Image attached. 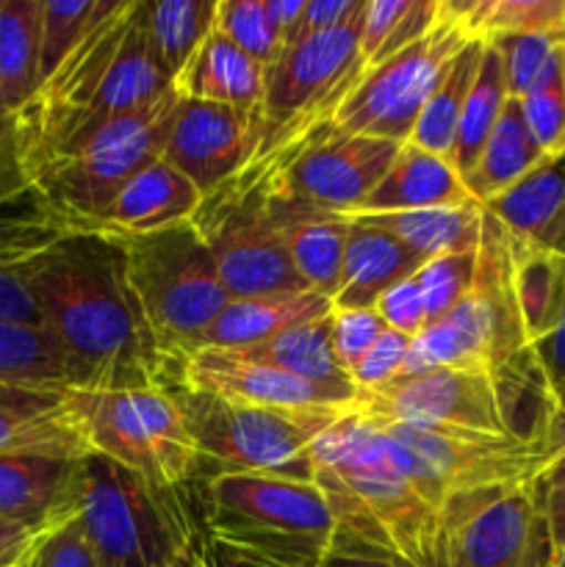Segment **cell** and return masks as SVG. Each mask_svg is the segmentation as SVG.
<instances>
[{
  "label": "cell",
  "mask_w": 565,
  "mask_h": 567,
  "mask_svg": "<svg viewBox=\"0 0 565 567\" xmlns=\"http://www.w3.org/2000/svg\"><path fill=\"white\" fill-rule=\"evenodd\" d=\"M175 567H216L214 557H210L208 540H205V529H203V535H197L192 543H188L186 551L177 557Z\"/></svg>",
  "instance_id": "91938a15"
},
{
  "label": "cell",
  "mask_w": 565,
  "mask_h": 567,
  "mask_svg": "<svg viewBox=\"0 0 565 567\" xmlns=\"http://www.w3.org/2000/svg\"><path fill=\"white\" fill-rule=\"evenodd\" d=\"M64 410L92 454L164 491H186L197 482V449L170 391L66 388Z\"/></svg>",
  "instance_id": "9c48e42d"
},
{
  "label": "cell",
  "mask_w": 565,
  "mask_h": 567,
  "mask_svg": "<svg viewBox=\"0 0 565 567\" xmlns=\"http://www.w3.org/2000/svg\"><path fill=\"white\" fill-rule=\"evenodd\" d=\"M192 225L208 244L230 299L308 288L294 271L271 219V158H255L203 197Z\"/></svg>",
  "instance_id": "8fae6325"
},
{
  "label": "cell",
  "mask_w": 565,
  "mask_h": 567,
  "mask_svg": "<svg viewBox=\"0 0 565 567\" xmlns=\"http://www.w3.org/2000/svg\"><path fill=\"white\" fill-rule=\"evenodd\" d=\"M172 92L150 48L144 0H105L103 14L11 116L22 169L75 147L109 122L138 114Z\"/></svg>",
  "instance_id": "7a4b0ae2"
},
{
  "label": "cell",
  "mask_w": 565,
  "mask_h": 567,
  "mask_svg": "<svg viewBox=\"0 0 565 567\" xmlns=\"http://www.w3.org/2000/svg\"><path fill=\"white\" fill-rule=\"evenodd\" d=\"M347 219H363L380 227L427 264V260L441 258V255L476 249L482 236V221H485V208L474 203L460 205V208L399 210V214L347 216Z\"/></svg>",
  "instance_id": "f1b7e54d"
},
{
  "label": "cell",
  "mask_w": 565,
  "mask_h": 567,
  "mask_svg": "<svg viewBox=\"0 0 565 567\" xmlns=\"http://www.w3.org/2000/svg\"><path fill=\"white\" fill-rule=\"evenodd\" d=\"M177 105L181 97L172 89L150 109L109 122L75 147L25 169L28 181L72 233L97 230L116 192L142 166L164 155Z\"/></svg>",
  "instance_id": "ba28073f"
},
{
  "label": "cell",
  "mask_w": 565,
  "mask_h": 567,
  "mask_svg": "<svg viewBox=\"0 0 565 567\" xmlns=\"http://www.w3.org/2000/svg\"><path fill=\"white\" fill-rule=\"evenodd\" d=\"M535 358L548 391L554 396H565V302L546 336L535 343Z\"/></svg>",
  "instance_id": "f5cc1de1"
},
{
  "label": "cell",
  "mask_w": 565,
  "mask_h": 567,
  "mask_svg": "<svg viewBox=\"0 0 565 567\" xmlns=\"http://www.w3.org/2000/svg\"><path fill=\"white\" fill-rule=\"evenodd\" d=\"M563 66H565V37H563Z\"/></svg>",
  "instance_id": "e7e4bbea"
},
{
  "label": "cell",
  "mask_w": 565,
  "mask_h": 567,
  "mask_svg": "<svg viewBox=\"0 0 565 567\" xmlns=\"http://www.w3.org/2000/svg\"><path fill=\"white\" fill-rule=\"evenodd\" d=\"M258 150L271 158V219H275L277 236L286 247L288 260H291L294 271L305 286L332 299L338 291V282H341L349 219L330 214V210L314 208V205L282 192L280 183H277L275 150Z\"/></svg>",
  "instance_id": "ffe728a7"
},
{
  "label": "cell",
  "mask_w": 565,
  "mask_h": 567,
  "mask_svg": "<svg viewBox=\"0 0 565 567\" xmlns=\"http://www.w3.org/2000/svg\"><path fill=\"white\" fill-rule=\"evenodd\" d=\"M374 313L380 316L382 324L393 332L415 338L427 327V310L424 299H421L419 282L415 275L404 277V280L393 282L374 305Z\"/></svg>",
  "instance_id": "7dc6e473"
},
{
  "label": "cell",
  "mask_w": 565,
  "mask_h": 567,
  "mask_svg": "<svg viewBox=\"0 0 565 567\" xmlns=\"http://www.w3.org/2000/svg\"><path fill=\"white\" fill-rule=\"evenodd\" d=\"M264 142L260 111L181 100L166 133L164 158L203 192V197L244 169Z\"/></svg>",
  "instance_id": "e0dca14e"
},
{
  "label": "cell",
  "mask_w": 565,
  "mask_h": 567,
  "mask_svg": "<svg viewBox=\"0 0 565 567\" xmlns=\"http://www.w3.org/2000/svg\"><path fill=\"white\" fill-rule=\"evenodd\" d=\"M386 330L388 327L374 310L332 308V352L343 374L349 377V371L369 354Z\"/></svg>",
  "instance_id": "ee69618b"
},
{
  "label": "cell",
  "mask_w": 565,
  "mask_h": 567,
  "mask_svg": "<svg viewBox=\"0 0 565 567\" xmlns=\"http://www.w3.org/2000/svg\"><path fill=\"white\" fill-rule=\"evenodd\" d=\"M37 532L25 529V526L9 524L0 520V567H22L28 554L37 546Z\"/></svg>",
  "instance_id": "9f6ffc18"
},
{
  "label": "cell",
  "mask_w": 565,
  "mask_h": 567,
  "mask_svg": "<svg viewBox=\"0 0 565 567\" xmlns=\"http://www.w3.org/2000/svg\"><path fill=\"white\" fill-rule=\"evenodd\" d=\"M413 0H366L360 11V59L369 66L388 42L393 28L408 14Z\"/></svg>",
  "instance_id": "681fc988"
},
{
  "label": "cell",
  "mask_w": 565,
  "mask_h": 567,
  "mask_svg": "<svg viewBox=\"0 0 565 567\" xmlns=\"http://www.w3.org/2000/svg\"><path fill=\"white\" fill-rule=\"evenodd\" d=\"M0 120H9V111H6V100H3V86H0Z\"/></svg>",
  "instance_id": "6125c7cd"
},
{
  "label": "cell",
  "mask_w": 565,
  "mask_h": 567,
  "mask_svg": "<svg viewBox=\"0 0 565 567\" xmlns=\"http://www.w3.org/2000/svg\"><path fill=\"white\" fill-rule=\"evenodd\" d=\"M244 358L264 360V363L277 365L294 377H302L310 382H325V385H343L352 382L343 369L338 365L336 352H332V310L319 319L302 321L269 341L249 349H233Z\"/></svg>",
  "instance_id": "e575fe53"
},
{
  "label": "cell",
  "mask_w": 565,
  "mask_h": 567,
  "mask_svg": "<svg viewBox=\"0 0 565 567\" xmlns=\"http://www.w3.org/2000/svg\"><path fill=\"white\" fill-rule=\"evenodd\" d=\"M205 540H208L210 557H214L216 567H282L277 563H269V559H264V557H255V554L242 551V548L227 546V543L210 540L208 535H205Z\"/></svg>",
  "instance_id": "680465c9"
},
{
  "label": "cell",
  "mask_w": 565,
  "mask_h": 567,
  "mask_svg": "<svg viewBox=\"0 0 565 567\" xmlns=\"http://www.w3.org/2000/svg\"><path fill=\"white\" fill-rule=\"evenodd\" d=\"M469 42L441 0V22L410 48L366 66L338 100L330 122L358 136L404 144L446 66Z\"/></svg>",
  "instance_id": "4fadbf2b"
},
{
  "label": "cell",
  "mask_w": 565,
  "mask_h": 567,
  "mask_svg": "<svg viewBox=\"0 0 565 567\" xmlns=\"http://www.w3.org/2000/svg\"><path fill=\"white\" fill-rule=\"evenodd\" d=\"M0 382L64 391L72 388V371L44 327L0 321Z\"/></svg>",
  "instance_id": "8d00e7d4"
},
{
  "label": "cell",
  "mask_w": 565,
  "mask_h": 567,
  "mask_svg": "<svg viewBox=\"0 0 565 567\" xmlns=\"http://www.w3.org/2000/svg\"><path fill=\"white\" fill-rule=\"evenodd\" d=\"M64 391L0 382V454H48L66 460L92 454L66 415Z\"/></svg>",
  "instance_id": "44dd1931"
},
{
  "label": "cell",
  "mask_w": 565,
  "mask_h": 567,
  "mask_svg": "<svg viewBox=\"0 0 565 567\" xmlns=\"http://www.w3.org/2000/svg\"><path fill=\"white\" fill-rule=\"evenodd\" d=\"M548 402L552 396L532 399L513 391L487 369H430L399 374L374 391H358L349 413L369 424L458 426L493 435H524L521 410H530L541 432Z\"/></svg>",
  "instance_id": "7c38bea8"
},
{
  "label": "cell",
  "mask_w": 565,
  "mask_h": 567,
  "mask_svg": "<svg viewBox=\"0 0 565 567\" xmlns=\"http://www.w3.org/2000/svg\"><path fill=\"white\" fill-rule=\"evenodd\" d=\"M42 324L59 341L81 391H144L181 382L127 282L114 233L78 230L25 264Z\"/></svg>",
  "instance_id": "6da1fadb"
},
{
  "label": "cell",
  "mask_w": 565,
  "mask_h": 567,
  "mask_svg": "<svg viewBox=\"0 0 565 567\" xmlns=\"http://www.w3.org/2000/svg\"><path fill=\"white\" fill-rule=\"evenodd\" d=\"M482 208L518 241L565 255V150Z\"/></svg>",
  "instance_id": "cb8c5ba5"
},
{
  "label": "cell",
  "mask_w": 565,
  "mask_h": 567,
  "mask_svg": "<svg viewBox=\"0 0 565 567\" xmlns=\"http://www.w3.org/2000/svg\"><path fill=\"white\" fill-rule=\"evenodd\" d=\"M194 485L205 535L269 563L319 567L336 535V520L314 482L214 474Z\"/></svg>",
  "instance_id": "277c9868"
},
{
  "label": "cell",
  "mask_w": 565,
  "mask_h": 567,
  "mask_svg": "<svg viewBox=\"0 0 565 567\" xmlns=\"http://www.w3.org/2000/svg\"><path fill=\"white\" fill-rule=\"evenodd\" d=\"M42 0H0V86L9 116L25 109L42 86Z\"/></svg>",
  "instance_id": "4dcf8cb0"
},
{
  "label": "cell",
  "mask_w": 565,
  "mask_h": 567,
  "mask_svg": "<svg viewBox=\"0 0 565 567\" xmlns=\"http://www.w3.org/2000/svg\"><path fill=\"white\" fill-rule=\"evenodd\" d=\"M363 70L360 14L330 31L282 44L277 59L266 66L260 103L264 138L330 122L338 100Z\"/></svg>",
  "instance_id": "9a60e30c"
},
{
  "label": "cell",
  "mask_w": 565,
  "mask_h": 567,
  "mask_svg": "<svg viewBox=\"0 0 565 567\" xmlns=\"http://www.w3.org/2000/svg\"><path fill=\"white\" fill-rule=\"evenodd\" d=\"M214 31L264 66H269L282 48L266 14V0H216Z\"/></svg>",
  "instance_id": "ab89813d"
},
{
  "label": "cell",
  "mask_w": 565,
  "mask_h": 567,
  "mask_svg": "<svg viewBox=\"0 0 565 567\" xmlns=\"http://www.w3.org/2000/svg\"><path fill=\"white\" fill-rule=\"evenodd\" d=\"M103 9L105 0H42V48H39L42 83L81 44Z\"/></svg>",
  "instance_id": "f35d334b"
},
{
  "label": "cell",
  "mask_w": 565,
  "mask_h": 567,
  "mask_svg": "<svg viewBox=\"0 0 565 567\" xmlns=\"http://www.w3.org/2000/svg\"><path fill=\"white\" fill-rule=\"evenodd\" d=\"M266 86V66L210 31L192 55L172 89L181 100L230 105L242 111H260Z\"/></svg>",
  "instance_id": "83f0119b"
},
{
  "label": "cell",
  "mask_w": 565,
  "mask_h": 567,
  "mask_svg": "<svg viewBox=\"0 0 565 567\" xmlns=\"http://www.w3.org/2000/svg\"><path fill=\"white\" fill-rule=\"evenodd\" d=\"M446 567H548L554 548L535 482L443 509Z\"/></svg>",
  "instance_id": "2e32d148"
},
{
  "label": "cell",
  "mask_w": 565,
  "mask_h": 567,
  "mask_svg": "<svg viewBox=\"0 0 565 567\" xmlns=\"http://www.w3.org/2000/svg\"><path fill=\"white\" fill-rule=\"evenodd\" d=\"M521 116L535 138L537 150L546 155H557L565 150V66L563 55L552 64V70L541 78L532 92L518 100Z\"/></svg>",
  "instance_id": "60d3db41"
},
{
  "label": "cell",
  "mask_w": 565,
  "mask_h": 567,
  "mask_svg": "<svg viewBox=\"0 0 565 567\" xmlns=\"http://www.w3.org/2000/svg\"><path fill=\"white\" fill-rule=\"evenodd\" d=\"M203 205V192L177 172L170 161H150L116 192L105 208L97 230L105 233H153L192 221Z\"/></svg>",
  "instance_id": "603a6c76"
},
{
  "label": "cell",
  "mask_w": 565,
  "mask_h": 567,
  "mask_svg": "<svg viewBox=\"0 0 565 567\" xmlns=\"http://www.w3.org/2000/svg\"><path fill=\"white\" fill-rule=\"evenodd\" d=\"M563 37L565 33H515L493 39L491 44H496L504 61L510 97L521 100L541 83V78L563 55Z\"/></svg>",
  "instance_id": "b9f144b4"
},
{
  "label": "cell",
  "mask_w": 565,
  "mask_h": 567,
  "mask_svg": "<svg viewBox=\"0 0 565 567\" xmlns=\"http://www.w3.org/2000/svg\"><path fill=\"white\" fill-rule=\"evenodd\" d=\"M410 338L402 332L386 330L380 336V341L369 349L363 360L349 371V380L358 391H374V388L388 385L391 380H397L404 369V360H408Z\"/></svg>",
  "instance_id": "bcb514c9"
},
{
  "label": "cell",
  "mask_w": 565,
  "mask_h": 567,
  "mask_svg": "<svg viewBox=\"0 0 565 567\" xmlns=\"http://www.w3.org/2000/svg\"><path fill=\"white\" fill-rule=\"evenodd\" d=\"M332 310V299L314 288L264 293V297L230 299L214 324L194 341L188 354L199 349H249L302 321L319 319Z\"/></svg>",
  "instance_id": "484cf974"
},
{
  "label": "cell",
  "mask_w": 565,
  "mask_h": 567,
  "mask_svg": "<svg viewBox=\"0 0 565 567\" xmlns=\"http://www.w3.org/2000/svg\"><path fill=\"white\" fill-rule=\"evenodd\" d=\"M22 567H100L81 529V520L72 518L55 529L39 535L37 546Z\"/></svg>",
  "instance_id": "f6af8a7d"
},
{
  "label": "cell",
  "mask_w": 565,
  "mask_h": 567,
  "mask_svg": "<svg viewBox=\"0 0 565 567\" xmlns=\"http://www.w3.org/2000/svg\"><path fill=\"white\" fill-rule=\"evenodd\" d=\"M9 125H11V116H9V120H0V136H3V133L9 131Z\"/></svg>",
  "instance_id": "be15d7a7"
},
{
  "label": "cell",
  "mask_w": 565,
  "mask_h": 567,
  "mask_svg": "<svg viewBox=\"0 0 565 567\" xmlns=\"http://www.w3.org/2000/svg\"><path fill=\"white\" fill-rule=\"evenodd\" d=\"M541 161L543 153L537 150L530 131H526L518 100L510 97L491 138L485 142L480 158L471 166L469 175L463 177V183L474 203L487 205L499 194L513 188L521 177L530 175Z\"/></svg>",
  "instance_id": "f546056e"
},
{
  "label": "cell",
  "mask_w": 565,
  "mask_h": 567,
  "mask_svg": "<svg viewBox=\"0 0 565 567\" xmlns=\"http://www.w3.org/2000/svg\"><path fill=\"white\" fill-rule=\"evenodd\" d=\"M548 567H565V548H559V551H554L552 565H548Z\"/></svg>",
  "instance_id": "94428289"
},
{
  "label": "cell",
  "mask_w": 565,
  "mask_h": 567,
  "mask_svg": "<svg viewBox=\"0 0 565 567\" xmlns=\"http://www.w3.org/2000/svg\"><path fill=\"white\" fill-rule=\"evenodd\" d=\"M537 449H541V468H537L535 485L543 487L565 482V396L552 393L546 419L537 432Z\"/></svg>",
  "instance_id": "c3c4849f"
},
{
  "label": "cell",
  "mask_w": 565,
  "mask_h": 567,
  "mask_svg": "<svg viewBox=\"0 0 565 567\" xmlns=\"http://www.w3.org/2000/svg\"><path fill=\"white\" fill-rule=\"evenodd\" d=\"M181 385L227 402L258 408L349 410L358 388L352 382L325 385L294 377L264 360L244 358L233 349H199L181 360Z\"/></svg>",
  "instance_id": "ac0fdd59"
},
{
  "label": "cell",
  "mask_w": 565,
  "mask_h": 567,
  "mask_svg": "<svg viewBox=\"0 0 565 567\" xmlns=\"http://www.w3.org/2000/svg\"><path fill=\"white\" fill-rule=\"evenodd\" d=\"M310 468L336 532L413 567H446L443 515L404 474L380 430L347 413L310 443Z\"/></svg>",
  "instance_id": "3957f363"
},
{
  "label": "cell",
  "mask_w": 565,
  "mask_h": 567,
  "mask_svg": "<svg viewBox=\"0 0 565 567\" xmlns=\"http://www.w3.org/2000/svg\"><path fill=\"white\" fill-rule=\"evenodd\" d=\"M155 341L181 365L188 349L230 302L214 255L192 221L153 233H114Z\"/></svg>",
  "instance_id": "52a82bcc"
},
{
  "label": "cell",
  "mask_w": 565,
  "mask_h": 567,
  "mask_svg": "<svg viewBox=\"0 0 565 567\" xmlns=\"http://www.w3.org/2000/svg\"><path fill=\"white\" fill-rule=\"evenodd\" d=\"M469 39L493 42L515 33H565V0H443Z\"/></svg>",
  "instance_id": "836d02e7"
},
{
  "label": "cell",
  "mask_w": 565,
  "mask_h": 567,
  "mask_svg": "<svg viewBox=\"0 0 565 567\" xmlns=\"http://www.w3.org/2000/svg\"><path fill=\"white\" fill-rule=\"evenodd\" d=\"M371 426L380 430L404 474L441 515L460 498L530 485L541 468L537 441L513 432L493 435L458 426Z\"/></svg>",
  "instance_id": "30bf717a"
},
{
  "label": "cell",
  "mask_w": 565,
  "mask_h": 567,
  "mask_svg": "<svg viewBox=\"0 0 565 567\" xmlns=\"http://www.w3.org/2000/svg\"><path fill=\"white\" fill-rule=\"evenodd\" d=\"M424 260L410 252L402 241L363 219H349L347 249H343L341 282L332 297V308L374 310L377 299L404 277L415 275Z\"/></svg>",
  "instance_id": "4316f807"
},
{
  "label": "cell",
  "mask_w": 565,
  "mask_h": 567,
  "mask_svg": "<svg viewBox=\"0 0 565 567\" xmlns=\"http://www.w3.org/2000/svg\"><path fill=\"white\" fill-rule=\"evenodd\" d=\"M0 321L44 327L37 297H33L31 286H28L25 266L0 269Z\"/></svg>",
  "instance_id": "f907efd6"
},
{
  "label": "cell",
  "mask_w": 565,
  "mask_h": 567,
  "mask_svg": "<svg viewBox=\"0 0 565 567\" xmlns=\"http://www.w3.org/2000/svg\"><path fill=\"white\" fill-rule=\"evenodd\" d=\"M319 567H413L404 559L393 557V554L380 551V548L369 546V543L358 540V537H349L336 532L332 535L330 548L321 557Z\"/></svg>",
  "instance_id": "816d5d0a"
},
{
  "label": "cell",
  "mask_w": 565,
  "mask_h": 567,
  "mask_svg": "<svg viewBox=\"0 0 565 567\" xmlns=\"http://www.w3.org/2000/svg\"><path fill=\"white\" fill-rule=\"evenodd\" d=\"M537 493H541V507L543 518H546L548 540H552L554 551H559V548H565V482L543 485L537 487Z\"/></svg>",
  "instance_id": "11a10c76"
},
{
  "label": "cell",
  "mask_w": 565,
  "mask_h": 567,
  "mask_svg": "<svg viewBox=\"0 0 565 567\" xmlns=\"http://www.w3.org/2000/svg\"><path fill=\"white\" fill-rule=\"evenodd\" d=\"M507 100L510 92L507 78H504L502 53H499L496 44L485 42L474 83H471L469 94H465L463 114H460L458 133H454V144L446 155V161L460 177L469 175L471 166L476 164L482 147L491 138L499 116H502L504 105H507Z\"/></svg>",
  "instance_id": "d6a6232c"
},
{
  "label": "cell",
  "mask_w": 565,
  "mask_h": 567,
  "mask_svg": "<svg viewBox=\"0 0 565 567\" xmlns=\"http://www.w3.org/2000/svg\"><path fill=\"white\" fill-rule=\"evenodd\" d=\"M66 233H72L70 227L28 181L9 127L0 138V269L25 266Z\"/></svg>",
  "instance_id": "7402d4cb"
},
{
  "label": "cell",
  "mask_w": 565,
  "mask_h": 567,
  "mask_svg": "<svg viewBox=\"0 0 565 567\" xmlns=\"http://www.w3.org/2000/svg\"><path fill=\"white\" fill-rule=\"evenodd\" d=\"M9 127H11V125H9ZM3 136H6V133H3ZM3 136H0V138H3Z\"/></svg>",
  "instance_id": "03108f58"
},
{
  "label": "cell",
  "mask_w": 565,
  "mask_h": 567,
  "mask_svg": "<svg viewBox=\"0 0 565 567\" xmlns=\"http://www.w3.org/2000/svg\"><path fill=\"white\" fill-rule=\"evenodd\" d=\"M513 291L532 349L548 332L565 302V255L532 247L510 236Z\"/></svg>",
  "instance_id": "1f68e13d"
},
{
  "label": "cell",
  "mask_w": 565,
  "mask_h": 567,
  "mask_svg": "<svg viewBox=\"0 0 565 567\" xmlns=\"http://www.w3.org/2000/svg\"><path fill=\"white\" fill-rule=\"evenodd\" d=\"M81 529L100 567H175L203 520L188 509L186 491H164L133 471L83 457Z\"/></svg>",
  "instance_id": "8992f818"
},
{
  "label": "cell",
  "mask_w": 565,
  "mask_h": 567,
  "mask_svg": "<svg viewBox=\"0 0 565 567\" xmlns=\"http://www.w3.org/2000/svg\"><path fill=\"white\" fill-rule=\"evenodd\" d=\"M166 391L181 408L197 449V482L214 474H269L314 482L310 443L349 413L227 402L181 382Z\"/></svg>",
  "instance_id": "5b68a950"
},
{
  "label": "cell",
  "mask_w": 565,
  "mask_h": 567,
  "mask_svg": "<svg viewBox=\"0 0 565 567\" xmlns=\"http://www.w3.org/2000/svg\"><path fill=\"white\" fill-rule=\"evenodd\" d=\"M305 3H308V0H266V14H269L271 25H275L282 44L291 39L294 28H297L299 17H302L305 11Z\"/></svg>",
  "instance_id": "6f0895ef"
},
{
  "label": "cell",
  "mask_w": 565,
  "mask_h": 567,
  "mask_svg": "<svg viewBox=\"0 0 565 567\" xmlns=\"http://www.w3.org/2000/svg\"><path fill=\"white\" fill-rule=\"evenodd\" d=\"M460 205H474V199L452 164L443 155L427 153L413 142H404L393 164L388 166L386 177L377 183L374 192L360 203L352 216L460 208Z\"/></svg>",
  "instance_id": "d4e9b609"
},
{
  "label": "cell",
  "mask_w": 565,
  "mask_h": 567,
  "mask_svg": "<svg viewBox=\"0 0 565 567\" xmlns=\"http://www.w3.org/2000/svg\"><path fill=\"white\" fill-rule=\"evenodd\" d=\"M83 498V457L0 454V520L44 535L78 518Z\"/></svg>",
  "instance_id": "d6986e66"
},
{
  "label": "cell",
  "mask_w": 565,
  "mask_h": 567,
  "mask_svg": "<svg viewBox=\"0 0 565 567\" xmlns=\"http://www.w3.org/2000/svg\"><path fill=\"white\" fill-rule=\"evenodd\" d=\"M216 0H158L144 3V25H147L150 48L158 59L161 70L175 81L183 66L192 61L199 44L214 31Z\"/></svg>",
  "instance_id": "d590c367"
},
{
  "label": "cell",
  "mask_w": 565,
  "mask_h": 567,
  "mask_svg": "<svg viewBox=\"0 0 565 567\" xmlns=\"http://www.w3.org/2000/svg\"><path fill=\"white\" fill-rule=\"evenodd\" d=\"M482 50H485V42L471 39V42L454 55V61L446 66V72H443L441 83H438L435 92L427 100L424 111H421L419 122H415L408 142L427 150V153H435L446 158L449 150H452L454 144L460 114H463L465 94H469L476 75V66H480Z\"/></svg>",
  "instance_id": "74e56055"
},
{
  "label": "cell",
  "mask_w": 565,
  "mask_h": 567,
  "mask_svg": "<svg viewBox=\"0 0 565 567\" xmlns=\"http://www.w3.org/2000/svg\"><path fill=\"white\" fill-rule=\"evenodd\" d=\"M476 275V249H465V252L441 255L432 258L415 271V282H419L421 299H424L427 324L441 316H446L465 293L474 286Z\"/></svg>",
  "instance_id": "7bdbcfd3"
},
{
  "label": "cell",
  "mask_w": 565,
  "mask_h": 567,
  "mask_svg": "<svg viewBox=\"0 0 565 567\" xmlns=\"http://www.w3.org/2000/svg\"><path fill=\"white\" fill-rule=\"evenodd\" d=\"M363 3L366 0H308V3H305L302 17H299L297 28H294L288 42L310 37V33H321V31H330V28H338L341 22L352 20L355 14H360Z\"/></svg>",
  "instance_id": "db71d44e"
},
{
  "label": "cell",
  "mask_w": 565,
  "mask_h": 567,
  "mask_svg": "<svg viewBox=\"0 0 565 567\" xmlns=\"http://www.w3.org/2000/svg\"><path fill=\"white\" fill-rule=\"evenodd\" d=\"M260 147L275 150L282 192L314 208L352 216L386 177L402 144L358 136L321 122L266 136Z\"/></svg>",
  "instance_id": "5bb4252c"
}]
</instances>
